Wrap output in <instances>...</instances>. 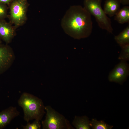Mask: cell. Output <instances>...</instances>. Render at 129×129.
<instances>
[{
	"mask_svg": "<svg viewBox=\"0 0 129 129\" xmlns=\"http://www.w3.org/2000/svg\"><path fill=\"white\" fill-rule=\"evenodd\" d=\"M61 25L66 34L77 39L89 37L93 28L91 15L80 5L69 8L61 20Z\"/></svg>",
	"mask_w": 129,
	"mask_h": 129,
	"instance_id": "obj_1",
	"label": "cell"
},
{
	"mask_svg": "<svg viewBox=\"0 0 129 129\" xmlns=\"http://www.w3.org/2000/svg\"><path fill=\"white\" fill-rule=\"evenodd\" d=\"M23 109L24 119L27 123L33 120H41L46 112L42 100L32 94L24 92L18 101Z\"/></svg>",
	"mask_w": 129,
	"mask_h": 129,
	"instance_id": "obj_2",
	"label": "cell"
},
{
	"mask_svg": "<svg viewBox=\"0 0 129 129\" xmlns=\"http://www.w3.org/2000/svg\"><path fill=\"white\" fill-rule=\"evenodd\" d=\"M101 0H84V8L95 17L99 27L110 33L113 31L111 19L101 6Z\"/></svg>",
	"mask_w": 129,
	"mask_h": 129,
	"instance_id": "obj_3",
	"label": "cell"
},
{
	"mask_svg": "<svg viewBox=\"0 0 129 129\" xmlns=\"http://www.w3.org/2000/svg\"><path fill=\"white\" fill-rule=\"evenodd\" d=\"M45 118L41 123L43 129H74L69 121L50 106H45Z\"/></svg>",
	"mask_w": 129,
	"mask_h": 129,
	"instance_id": "obj_4",
	"label": "cell"
},
{
	"mask_svg": "<svg viewBox=\"0 0 129 129\" xmlns=\"http://www.w3.org/2000/svg\"><path fill=\"white\" fill-rule=\"evenodd\" d=\"M10 22L16 28L23 25L27 19V12L29 4L27 0H14L9 4Z\"/></svg>",
	"mask_w": 129,
	"mask_h": 129,
	"instance_id": "obj_5",
	"label": "cell"
},
{
	"mask_svg": "<svg viewBox=\"0 0 129 129\" xmlns=\"http://www.w3.org/2000/svg\"><path fill=\"white\" fill-rule=\"evenodd\" d=\"M129 73V66L127 61H120L109 73V80L110 82L122 84Z\"/></svg>",
	"mask_w": 129,
	"mask_h": 129,
	"instance_id": "obj_6",
	"label": "cell"
},
{
	"mask_svg": "<svg viewBox=\"0 0 129 129\" xmlns=\"http://www.w3.org/2000/svg\"><path fill=\"white\" fill-rule=\"evenodd\" d=\"M12 53L7 45L0 44V75L10 66L12 59Z\"/></svg>",
	"mask_w": 129,
	"mask_h": 129,
	"instance_id": "obj_7",
	"label": "cell"
},
{
	"mask_svg": "<svg viewBox=\"0 0 129 129\" xmlns=\"http://www.w3.org/2000/svg\"><path fill=\"white\" fill-rule=\"evenodd\" d=\"M16 29L5 19L0 20V38L6 43H9L14 36Z\"/></svg>",
	"mask_w": 129,
	"mask_h": 129,
	"instance_id": "obj_8",
	"label": "cell"
},
{
	"mask_svg": "<svg viewBox=\"0 0 129 129\" xmlns=\"http://www.w3.org/2000/svg\"><path fill=\"white\" fill-rule=\"evenodd\" d=\"M16 107L10 106L0 112V129L4 128L20 114Z\"/></svg>",
	"mask_w": 129,
	"mask_h": 129,
	"instance_id": "obj_9",
	"label": "cell"
},
{
	"mask_svg": "<svg viewBox=\"0 0 129 129\" xmlns=\"http://www.w3.org/2000/svg\"><path fill=\"white\" fill-rule=\"evenodd\" d=\"M120 4L118 0H106L103 10L106 15L113 16L120 9Z\"/></svg>",
	"mask_w": 129,
	"mask_h": 129,
	"instance_id": "obj_10",
	"label": "cell"
},
{
	"mask_svg": "<svg viewBox=\"0 0 129 129\" xmlns=\"http://www.w3.org/2000/svg\"><path fill=\"white\" fill-rule=\"evenodd\" d=\"M90 121L86 116H75L72 124L76 129H90Z\"/></svg>",
	"mask_w": 129,
	"mask_h": 129,
	"instance_id": "obj_11",
	"label": "cell"
},
{
	"mask_svg": "<svg viewBox=\"0 0 129 129\" xmlns=\"http://www.w3.org/2000/svg\"><path fill=\"white\" fill-rule=\"evenodd\" d=\"M114 16V20L120 24L129 23V6H125L120 8Z\"/></svg>",
	"mask_w": 129,
	"mask_h": 129,
	"instance_id": "obj_12",
	"label": "cell"
},
{
	"mask_svg": "<svg viewBox=\"0 0 129 129\" xmlns=\"http://www.w3.org/2000/svg\"><path fill=\"white\" fill-rule=\"evenodd\" d=\"M114 39L121 47L129 44V25L118 35L115 36Z\"/></svg>",
	"mask_w": 129,
	"mask_h": 129,
	"instance_id": "obj_13",
	"label": "cell"
},
{
	"mask_svg": "<svg viewBox=\"0 0 129 129\" xmlns=\"http://www.w3.org/2000/svg\"><path fill=\"white\" fill-rule=\"evenodd\" d=\"M91 128L93 129H111L113 127L112 125L106 123L103 121H98L96 119H92L90 122Z\"/></svg>",
	"mask_w": 129,
	"mask_h": 129,
	"instance_id": "obj_14",
	"label": "cell"
},
{
	"mask_svg": "<svg viewBox=\"0 0 129 129\" xmlns=\"http://www.w3.org/2000/svg\"><path fill=\"white\" fill-rule=\"evenodd\" d=\"M121 50L118 58L120 61L129 60V44L121 47Z\"/></svg>",
	"mask_w": 129,
	"mask_h": 129,
	"instance_id": "obj_15",
	"label": "cell"
},
{
	"mask_svg": "<svg viewBox=\"0 0 129 129\" xmlns=\"http://www.w3.org/2000/svg\"><path fill=\"white\" fill-rule=\"evenodd\" d=\"M24 129H40L41 127L40 121L34 120L32 123L28 122L26 125L22 126Z\"/></svg>",
	"mask_w": 129,
	"mask_h": 129,
	"instance_id": "obj_16",
	"label": "cell"
},
{
	"mask_svg": "<svg viewBox=\"0 0 129 129\" xmlns=\"http://www.w3.org/2000/svg\"><path fill=\"white\" fill-rule=\"evenodd\" d=\"M7 5L0 3V20L5 19L8 17Z\"/></svg>",
	"mask_w": 129,
	"mask_h": 129,
	"instance_id": "obj_17",
	"label": "cell"
},
{
	"mask_svg": "<svg viewBox=\"0 0 129 129\" xmlns=\"http://www.w3.org/2000/svg\"><path fill=\"white\" fill-rule=\"evenodd\" d=\"M13 0H0V3L9 5Z\"/></svg>",
	"mask_w": 129,
	"mask_h": 129,
	"instance_id": "obj_18",
	"label": "cell"
},
{
	"mask_svg": "<svg viewBox=\"0 0 129 129\" xmlns=\"http://www.w3.org/2000/svg\"><path fill=\"white\" fill-rule=\"evenodd\" d=\"M121 4L124 5L129 4V0H118Z\"/></svg>",
	"mask_w": 129,
	"mask_h": 129,
	"instance_id": "obj_19",
	"label": "cell"
},
{
	"mask_svg": "<svg viewBox=\"0 0 129 129\" xmlns=\"http://www.w3.org/2000/svg\"><path fill=\"white\" fill-rule=\"evenodd\" d=\"M1 43H2L1 41V40L0 38V44H1Z\"/></svg>",
	"mask_w": 129,
	"mask_h": 129,
	"instance_id": "obj_20",
	"label": "cell"
}]
</instances>
